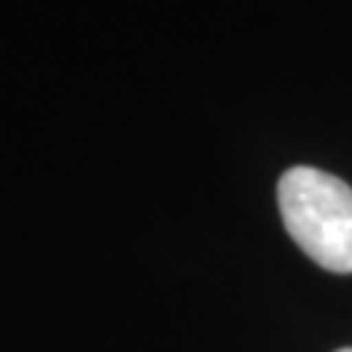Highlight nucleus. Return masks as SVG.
<instances>
[{
  "mask_svg": "<svg viewBox=\"0 0 352 352\" xmlns=\"http://www.w3.org/2000/svg\"><path fill=\"white\" fill-rule=\"evenodd\" d=\"M279 212L296 247L323 270L352 273V188L317 168H291L279 179Z\"/></svg>",
  "mask_w": 352,
  "mask_h": 352,
  "instance_id": "obj_1",
  "label": "nucleus"
},
{
  "mask_svg": "<svg viewBox=\"0 0 352 352\" xmlns=\"http://www.w3.org/2000/svg\"><path fill=\"white\" fill-rule=\"evenodd\" d=\"M338 352H352V346H349V349H338Z\"/></svg>",
  "mask_w": 352,
  "mask_h": 352,
  "instance_id": "obj_2",
  "label": "nucleus"
}]
</instances>
